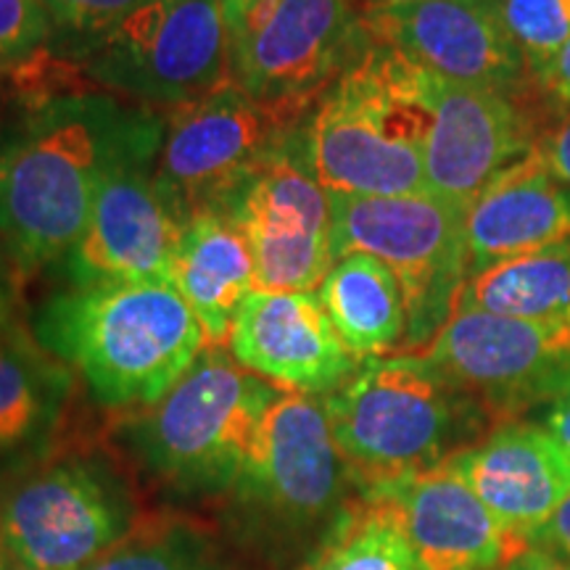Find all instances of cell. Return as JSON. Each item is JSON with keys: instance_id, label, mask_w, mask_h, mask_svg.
<instances>
[{"instance_id": "obj_28", "label": "cell", "mask_w": 570, "mask_h": 570, "mask_svg": "<svg viewBox=\"0 0 570 570\" xmlns=\"http://www.w3.org/2000/svg\"><path fill=\"white\" fill-rule=\"evenodd\" d=\"M53 19L42 0H0V80H21L48 53Z\"/></svg>"}, {"instance_id": "obj_16", "label": "cell", "mask_w": 570, "mask_h": 570, "mask_svg": "<svg viewBox=\"0 0 570 570\" xmlns=\"http://www.w3.org/2000/svg\"><path fill=\"white\" fill-rule=\"evenodd\" d=\"M377 40L446 82L515 92L531 75L491 0H415L362 13Z\"/></svg>"}, {"instance_id": "obj_21", "label": "cell", "mask_w": 570, "mask_h": 570, "mask_svg": "<svg viewBox=\"0 0 570 570\" xmlns=\"http://www.w3.org/2000/svg\"><path fill=\"white\" fill-rule=\"evenodd\" d=\"M77 375L21 320L0 327V473L59 446Z\"/></svg>"}, {"instance_id": "obj_35", "label": "cell", "mask_w": 570, "mask_h": 570, "mask_svg": "<svg viewBox=\"0 0 570 570\" xmlns=\"http://www.w3.org/2000/svg\"><path fill=\"white\" fill-rule=\"evenodd\" d=\"M508 570H570V560L558 558V554L547 550H531L518 558Z\"/></svg>"}, {"instance_id": "obj_2", "label": "cell", "mask_w": 570, "mask_h": 570, "mask_svg": "<svg viewBox=\"0 0 570 570\" xmlns=\"http://www.w3.org/2000/svg\"><path fill=\"white\" fill-rule=\"evenodd\" d=\"M32 333L98 407L148 410L206 348L204 327L169 281L98 283L53 294Z\"/></svg>"}, {"instance_id": "obj_24", "label": "cell", "mask_w": 570, "mask_h": 570, "mask_svg": "<svg viewBox=\"0 0 570 570\" xmlns=\"http://www.w3.org/2000/svg\"><path fill=\"white\" fill-rule=\"evenodd\" d=\"M458 306L533 323H570V244L468 275Z\"/></svg>"}, {"instance_id": "obj_10", "label": "cell", "mask_w": 570, "mask_h": 570, "mask_svg": "<svg viewBox=\"0 0 570 570\" xmlns=\"http://www.w3.org/2000/svg\"><path fill=\"white\" fill-rule=\"evenodd\" d=\"M227 80L304 117L367 38L354 0H259L227 27Z\"/></svg>"}, {"instance_id": "obj_26", "label": "cell", "mask_w": 570, "mask_h": 570, "mask_svg": "<svg viewBox=\"0 0 570 570\" xmlns=\"http://www.w3.org/2000/svg\"><path fill=\"white\" fill-rule=\"evenodd\" d=\"M85 570H233L225 550L185 515L142 518L114 550Z\"/></svg>"}, {"instance_id": "obj_32", "label": "cell", "mask_w": 570, "mask_h": 570, "mask_svg": "<svg viewBox=\"0 0 570 570\" xmlns=\"http://www.w3.org/2000/svg\"><path fill=\"white\" fill-rule=\"evenodd\" d=\"M27 277L3 240H0V327L17 323L19 320V304H21V285Z\"/></svg>"}, {"instance_id": "obj_39", "label": "cell", "mask_w": 570, "mask_h": 570, "mask_svg": "<svg viewBox=\"0 0 570 570\" xmlns=\"http://www.w3.org/2000/svg\"><path fill=\"white\" fill-rule=\"evenodd\" d=\"M6 142V130H3V98H0V148Z\"/></svg>"}, {"instance_id": "obj_25", "label": "cell", "mask_w": 570, "mask_h": 570, "mask_svg": "<svg viewBox=\"0 0 570 570\" xmlns=\"http://www.w3.org/2000/svg\"><path fill=\"white\" fill-rule=\"evenodd\" d=\"M296 570H420V566L386 499L360 491Z\"/></svg>"}, {"instance_id": "obj_20", "label": "cell", "mask_w": 570, "mask_h": 570, "mask_svg": "<svg viewBox=\"0 0 570 570\" xmlns=\"http://www.w3.org/2000/svg\"><path fill=\"white\" fill-rule=\"evenodd\" d=\"M468 275L499 262L570 244V188L533 154L504 169L470 204Z\"/></svg>"}, {"instance_id": "obj_38", "label": "cell", "mask_w": 570, "mask_h": 570, "mask_svg": "<svg viewBox=\"0 0 570 570\" xmlns=\"http://www.w3.org/2000/svg\"><path fill=\"white\" fill-rule=\"evenodd\" d=\"M6 566H9V550H6L3 531H0V570H6Z\"/></svg>"}, {"instance_id": "obj_9", "label": "cell", "mask_w": 570, "mask_h": 570, "mask_svg": "<svg viewBox=\"0 0 570 570\" xmlns=\"http://www.w3.org/2000/svg\"><path fill=\"white\" fill-rule=\"evenodd\" d=\"M333 259L362 252L394 269L407 304L404 352H425L468 281V209L431 194L331 196Z\"/></svg>"}, {"instance_id": "obj_13", "label": "cell", "mask_w": 570, "mask_h": 570, "mask_svg": "<svg viewBox=\"0 0 570 570\" xmlns=\"http://www.w3.org/2000/svg\"><path fill=\"white\" fill-rule=\"evenodd\" d=\"M244 235L256 291H315L333 267V206L302 146V122L223 204Z\"/></svg>"}, {"instance_id": "obj_12", "label": "cell", "mask_w": 570, "mask_h": 570, "mask_svg": "<svg viewBox=\"0 0 570 570\" xmlns=\"http://www.w3.org/2000/svg\"><path fill=\"white\" fill-rule=\"evenodd\" d=\"M304 117L256 101L225 80L169 111L156 175L185 219L204 209L219 212Z\"/></svg>"}, {"instance_id": "obj_6", "label": "cell", "mask_w": 570, "mask_h": 570, "mask_svg": "<svg viewBox=\"0 0 570 570\" xmlns=\"http://www.w3.org/2000/svg\"><path fill=\"white\" fill-rule=\"evenodd\" d=\"M348 487L323 396L281 391L230 491L233 520L265 552L288 554L325 537L346 508Z\"/></svg>"}, {"instance_id": "obj_17", "label": "cell", "mask_w": 570, "mask_h": 570, "mask_svg": "<svg viewBox=\"0 0 570 570\" xmlns=\"http://www.w3.org/2000/svg\"><path fill=\"white\" fill-rule=\"evenodd\" d=\"M227 352L277 391L309 396L336 391L360 365L317 291H252L233 320Z\"/></svg>"}, {"instance_id": "obj_18", "label": "cell", "mask_w": 570, "mask_h": 570, "mask_svg": "<svg viewBox=\"0 0 570 570\" xmlns=\"http://www.w3.org/2000/svg\"><path fill=\"white\" fill-rule=\"evenodd\" d=\"M362 494L391 504L420 570L510 568L533 547L504 529L468 483L444 465Z\"/></svg>"}, {"instance_id": "obj_29", "label": "cell", "mask_w": 570, "mask_h": 570, "mask_svg": "<svg viewBox=\"0 0 570 570\" xmlns=\"http://www.w3.org/2000/svg\"><path fill=\"white\" fill-rule=\"evenodd\" d=\"M140 3L142 0H42L46 11L51 13L53 27L77 38L117 24Z\"/></svg>"}, {"instance_id": "obj_1", "label": "cell", "mask_w": 570, "mask_h": 570, "mask_svg": "<svg viewBox=\"0 0 570 570\" xmlns=\"http://www.w3.org/2000/svg\"><path fill=\"white\" fill-rule=\"evenodd\" d=\"M161 114L104 90L40 92L0 148V240L21 275L59 265L109 175L159 148Z\"/></svg>"}, {"instance_id": "obj_4", "label": "cell", "mask_w": 570, "mask_h": 570, "mask_svg": "<svg viewBox=\"0 0 570 570\" xmlns=\"http://www.w3.org/2000/svg\"><path fill=\"white\" fill-rule=\"evenodd\" d=\"M352 483L373 491L428 473L465 449L481 415L425 356H373L323 396Z\"/></svg>"}, {"instance_id": "obj_31", "label": "cell", "mask_w": 570, "mask_h": 570, "mask_svg": "<svg viewBox=\"0 0 570 570\" xmlns=\"http://www.w3.org/2000/svg\"><path fill=\"white\" fill-rule=\"evenodd\" d=\"M533 82L539 85L544 101H550L562 114L570 111V40L544 67L533 71Z\"/></svg>"}, {"instance_id": "obj_11", "label": "cell", "mask_w": 570, "mask_h": 570, "mask_svg": "<svg viewBox=\"0 0 570 570\" xmlns=\"http://www.w3.org/2000/svg\"><path fill=\"white\" fill-rule=\"evenodd\" d=\"M420 356L481 412L504 423L570 394V323L458 306Z\"/></svg>"}, {"instance_id": "obj_33", "label": "cell", "mask_w": 570, "mask_h": 570, "mask_svg": "<svg viewBox=\"0 0 570 570\" xmlns=\"http://www.w3.org/2000/svg\"><path fill=\"white\" fill-rule=\"evenodd\" d=\"M537 544L544 547L547 552L558 554V558L570 560V497L560 504V510L554 512L547 529L539 533Z\"/></svg>"}, {"instance_id": "obj_15", "label": "cell", "mask_w": 570, "mask_h": 570, "mask_svg": "<svg viewBox=\"0 0 570 570\" xmlns=\"http://www.w3.org/2000/svg\"><path fill=\"white\" fill-rule=\"evenodd\" d=\"M433 122L425 142V188L470 209L504 169L533 154L539 132L518 98L428 75Z\"/></svg>"}, {"instance_id": "obj_40", "label": "cell", "mask_w": 570, "mask_h": 570, "mask_svg": "<svg viewBox=\"0 0 570 570\" xmlns=\"http://www.w3.org/2000/svg\"><path fill=\"white\" fill-rule=\"evenodd\" d=\"M6 570H32V568H24V566H19V562L9 560V566H6Z\"/></svg>"}, {"instance_id": "obj_22", "label": "cell", "mask_w": 570, "mask_h": 570, "mask_svg": "<svg viewBox=\"0 0 570 570\" xmlns=\"http://www.w3.org/2000/svg\"><path fill=\"white\" fill-rule=\"evenodd\" d=\"M169 283L202 323L206 346H223L240 304L256 291L246 238L223 212L204 209L185 219Z\"/></svg>"}, {"instance_id": "obj_19", "label": "cell", "mask_w": 570, "mask_h": 570, "mask_svg": "<svg viewBox=\"0 0 570 570\" xmlns=\"http://www.w3.org/2000/svg\"><path fill=\"white\" fill-rule=\"evenodd\" d=\"M444 468L468 483L504 529L531 544L570 497V460L541 425L515 420L497 425L452 454Z\"/></svg>"}, {"instance_id": "obj_23", "label": "cell", "mask_w": 570, "mask_h": 570, "mask_svg": "<svg viewBox=\"0 0 570 570\" xmlns=\"http://www.w3.org/2000/svg\"><path fill=\"white\" fill-rule=\"evenodd\" d=\"M338 338L356 360L386 356L407 338V304L394 269L354 252L333 262L317 288Z\"/></svg>"}, {"instance_id": "obj_36", "label": "cell", "mask_w": 570, "mask_h": 570, "mask_svg": "<svg viewBox=\"0 0 570 570\" xmlns=\"http://www.w3.org/2000/svg\"><path fill=\"white\" fill-rule=\"evenodd\" d=\"M219 3H223L227 27H233L235 21L244 17V13H246L248 9H252V6L259 3V0H219Z\"/></svg>"}, {"instance_id": "obj_30", "label": "cell", "mask_w": 570, "mask_h": 570, "mask_svg": "<svg viewBox=\"0 0 570 570\" xmlns=\"http://www.w3.org/2000/svg\"><path fill=\"white\" fill-rule=\"evenodd\" d=\"M537 154L547 169L558 177V180L570 188V111L537 138Z\"/></svg>"}, {"instance_id": "obj_34", "label": "cell", "mask_w": 570, "mask_h": 570, "mask_svg": "<svg viewBox=\"0 0 570 570\" xmlns=\"http://www.w3.org/2000/svg\"><path fill=\"white\" fill-rule=\"evenodd\" d=\"M544 428H547V433L558 441V446L566 452V458L570 460V394H566L554 404H550Z\"/></svg>"}, {"instance_id": "obj_27", "label": "cell", "mask_w": 570, "mask_h": 570, "mask_svg": "<svg viewBox=\"0 0 570 570\" xmlns=\"http://www.w3.org/2000/svg\"><path fill=\"white\" fill-rule=\"evenodd\" d=\"M531 75L570 40V0H491Z\"/></svg>"}, {"instance_id": "obj_14", "label": "cell", "mask_w": 570, "mask_h": 570, "mask_svg": "<svg viewBox=\"0 0 570 570\" xmlns=\"http://www.w3.org/2000/svg\"><path fill=\"white\" fill-rule=\"evenodd\" d=\"M159 148L125 159L104 183L88 227L56 265L69 288L169 281L185 217L156 175Z\"/></svg>"}, {"instance_id": "obj_3", "label": "cell", "mask_w": 570, "mask_h": 570, "mask_svg": "<svg viewBox=\"0 0 570 570\" xmlns=\"http://www.w3.org/2000/svg\"><path fill=\"white\" fill-rule=\"evenodd\" d=\"M431 122L428 71L367 30L302 119V146L327 196L428 194Z\"/></svg>"}, {"instance_id": "obj_8", "label": "cell", "mask_w": 570, "mask_h": 570, "mask_svg": "<svg viewBox=\"0 0 570 570\" xmlns=\"http://www.w3.org/2000/svg\"><path fill=\"white\" fill-rule=\"evenodd\" d=\"M219 0H142L96 35L77 38L69 69L111 96L142 106H183L227 80Z\"/></svg>"}, {"instance_id": "obj_5", "label": "cell", "mask_w": 570, "mask_h": 570, "mask_svg": "<svg viewBox=\"0 0 570 570\" xmlns=\"http://www.w3.org/2000/svg\"><path fill=\"white\" fill-rule=\"evenodd\" d=\"M277 396L281 391L223 346H206L167 396L127 417L122 439L138 465L173 494L230 497Z\"/></svg>"}, {"instance_id": "obj_37", "label": "cell", "mask_w": 570, "mask_h": 570, "mask_svg": "<svg viewBox=\"0 0 570 570\" xmlns=\"http://www.w3.org/2000/svg\"><path fill=\"white\" fill-rule=\"evenodd\" d=\"M407 3H415V0H354L356 11L360 13L386 11V9H396V6H407Z\"/></svg>"}, {"instance_id": "obj_7", "label": "cell", "mask_w": 570, "mask_h": 570, "mask_svg": "<svg viewBox=\"0 0 570 570\" xmlns=\"http://www.w3.org/2000/svg\"><path fill=\"white\" fill-rule=\"evenodd\" d=\"M140 520L117 465L90 449L56 446L0 481L9 560L32 570L90 568Z\"/></svg>"}]
</instances>
